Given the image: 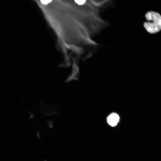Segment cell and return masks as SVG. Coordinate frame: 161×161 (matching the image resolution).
<instances>
[{"mask_svg": "<svg viewBox=\"0 0 161 161\" xmlns=\"http://www.w3.org/2000/svg\"><path fill=\"white\" fill-rule=\"evenodd\" d=\"M75 2L79 5H83L85 3V0H75Z\"/></svg>", "mask_w": 161, "mask_h": 161, "instance_id": "3", "label": "cell"}, {"mask_svg": "<svg viewBox=\"0 0 161 161\" xmlns=\"http://www.w3.org/2000/svg\"><path fill=\"white\" fill-rule=\"evenodd\" d=\"M52 1L51 0H41V3L43 4H47L51 2Z\"/></svg>", "mask_w": 161, "mask_h": 161, "instance_id": "4", "label": "cell"}, {"mask_svg": "<svg viewBox=\"0 0 161 161\" xmlns=\"http://www.w3.org/2000/svg\"><path fill=\"white\" fill-rule=\"evenodd\" d=\"M119 115L115 113H113L109 116L107 118L108 124L111 126H114L116 125L119 120Z\"/></svg>", "mask_w": 161, "mask_h": 161, "instance_id": "2", "label": "cell"}, {"mask_svg": "<svg viewBox=\"0 0 161 161\" xmlns=\"http://www.w3.org/2000/svg\"><path fill=\"white\" fill-rule=\"evenodd\" d=\"M148 21L144 23L146 30L151 33H155L161 30V16L157 13L149 11L145 15Z\"/></svg>", "mask_w": 161, "mask_h": 161, "instance_id": "1", "label": "cell"}]
</instances>
